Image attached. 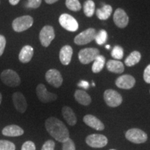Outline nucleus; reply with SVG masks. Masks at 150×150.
<instances>
[{
	"instance_id": "f257e3e1",
	"label": "nucleus",
	"mask_w": 150,
	"mask_h": 150,
	"mask_svg": "<svg viewBox=\"0 0 150 150\" xmlns=\"http://www.w3.org/2000/svg\"><path fill=\"white\" fill-rule=\"evenodd\" d=\"M45 128L50 136L62 143L70 138V134L66 126L56 117H49L45 121Z\"/></svg>"
},
{
	"instance_id": "f03ea898",
	"label": "nucleus",
	"mask_w": 150,
	"mask_h": 150,
	"mask_svg": "<svg viewBox=\"0 0 150 150\" xmlns=\"http://www.w3.org/2000/svg\"><path fill=\"white\" fill-rule=\"evenodd\" d=\"M33 19L30 16L18 17L12 22V27L16 32H22L32 27Z\"/></svg>"
},
{
	"instance_id": "7ed1b4c3",
	"label": "nucleus",
	"mask_w": 150,
	"mask_h": 150,
	"mask_svg": "<svg viewBox=\"0 0 150 150\" xmlns=\"http://www.w3.org/2000/svg\"><path fill=\"white\" fill-rule=\"evenodd\" d=\"M0 77L3 83L9 87H17L21 83V79L18 73L10 69L4 70Z\"/></svg>"
},
{
	"instance_id": "20e7f679",
	"label": "nucleus",
	"mask_w": 150,
	"mask_h": 150,
	"mask_svg": "<svg viewBox=\"0 0 150 150\" xmlns=\"http://www.w3.org/2000/svg\"><path fill=\"white\" fill-rule=\"evenodd\" d=\"M125 137L129 141L136 144L144 143L147 140V135L141 129L134 128L129 129L125 134Z\"/></svg>"
},
{
	"instance_id": "39448f33",
	"label": "nucleus",
	"mask_w": 150,
	"mask_h": 150,
	"mask_svg": "<svg viewBox=\"0 0 150 150\" xmlns=\"http://www.w3.org/2000/svg\"><path fill=\"white\" fill-rule=\"evenodd\" d=\"M104 99L106 104L110 107H117L122 102V97L119 93L112 89H108L104 92Z\"/></svg>"
},
{
	"instance_id": "423d86ee",
	"label": "nucleus",
	"mask_w": 150,
	"mask_h": 150,
	"mask_svg": "<svg viewBox=\"0 0 150 150\" xmlns=\"http://www.w3.org/2000/svg\"><path fill=\"white\" fill-rule=\"evenodd\" d=\"M98 55H99V50L97 48L88 47L81 50L79 52L78 57L81 63L86 65L95 61Z\"/></svg>"
},
{
	"instance_id": "0eeeda50",
	"label": "nucleus",
	"mask_w": 150,
	"mask_h": 150,
	"mask_svg": "<svg viewBox=\"0 0 150 150\" xmlns=\"http://www.w3.org/2000/svg\"><path fill=\"white\" fill-rule=\"evenodd\" d=\"M96 34V30L93 28H89L74 38V43L78 45H84L95 40Z\"/></svg>"
},
{
	"instance_id": "6e6552de",
	"label": "nucleus",
	"mask_w": 150,
	"mask_h": 150,
	"mask_svg": "<svg viewBox=\"0 0 150 150\" xmlns=\"http://www.w3.org/2000/svg\"><path fill=\"white\" fill-rule=\"evenodd\" d=\"M59 21L62 27L70 32H74L79 29L77 21L72 16L67 13L62 14L59 17Z\"/></svg>"
},
{
	"instance_id": "1a4fd4ad",
	"label": "nucleus",
	"mask_w": 150,
	"mask_h": 150,
	"mask_svg": "<svg viewBox=\"0 0 150 150\" xmlns=\"http://www.w3.org/2000/svg\"><path fill=\"white\" fill-rule=\"evenodd\" d=\"M54 38H55L54 29L50 25L45 26L41 29L40 34H39V39H40L41 45L45 47H47L51 44Z\"/></svg>"
},
{
	"instance_id": "9d476101",
	"label": "nucleus",
	"mask_w": 150,
	"mask_h": 150,
	"mask_svg": "<svg viewBox=\"0 0 150 150\" xmlns=\"http://www.w3.org/2000/svg\"><path fill=\"white\" fill-rule=\"evenodd\" d=\"M36 95L39 100L43 103L54 102L57 99L58 97L56 94L49 92L47 90L45 86L42 83H40L37 86Z\"/></svg>"
},
{
	"instance_id": "9b49d317",
	"label": "nucleus",
	"mask_w": 150,
	"mask_h": 150,
	"mask_svg": "<svg viewBox=\"0 0 150 150\" xmlns=\"http://www.w3.org/2000/svg\"><path fill=\"white\" fill-rule=\"evenodd\" d=\"M87 145L93 148H102L107 145L108 139L102 134H91L86 137Z\"/></svg>"
},
{
	"instance_id": "f8f14e48",
	"label": "nucleus",
	"mask_w": 150,
	"mask_h": 150,
	"mask_svg": "<svg viewBox=\"0 0 150 150\" xmlns=\"http://www.w3.org/2000/svg\"><path fill=\"white\" fill-rule=\"evenodd\" d=\"M45 79L49 84L54 88H59L63 81L61 72L56 69H50L46 72Z\"/></svg>"
},
{
	"instance_id": "ddd939ff",
	"label": "nucleus",
	"mask_w": 150,
	"mask_h": 150,
	"mask_svg": "<svg viewBox=\"0 0 150 150\" xmlns=\"http://www.w3.org/2000/svg\"><path fill=\"white\" fill-rule=\"evenodd\" d=\"M136 83L134 76L129 74H125L118 77L115 81V85L119 88L129 90L132 88Z\"/></svg>"
},
{
	"instance_id": "4468645a",
	"label": "nucleus",
	"mask_w": 150,
	"mask_h": 150,
	"mask_svg": "<svg viewBox=\"0 0 150 150\" xmlns=\"http://www.w3.org/2000/svg\"><path fill=\"white\" fill-rule=\"evenodd\" d=\"M13 102L16 109L18 112L24 113L27 110V102L24 95L20 92H16L13 95Z\"/></svg>"
},
{
	"instance_id": "2eb2a0df",
	"label": "nucleus",
	"mask_w": 150,
	"mask_h": 150,
	"mask_svg": "<svg viewBox=\"0 0 150 150\" xmlns=\"http://www.w3.org/2000/svg\"><path fill=\"white\" fill-rule=\"evenodd\" d=\"M113 21L117 27L122 29L128 25L129 17L123 9L117 8L114 13Z\"/></svg>"
},
{
	"instance_id": "dca6fc26",
	"label": "nucleus",
	"mask_w": 150,
	"mask_h": 150,
	"mask_svg": "<svg viewBox=\"0 0 150 150\" xmlns=\"http://www.w3.org/2000/svg\"><path fill=\"white\" fill-rule=\"evenodd\" d=\"M83 120L86 125L97 131H103L104 125L98 118L93 115H86L83 117Z\"/></svg>"
},
{
	"instance_id": "f3484780",
	"label": "nucleus",
	"mask_w": 150,
	"mask_h": 150,
	"mask_svg": "<svg viewBox=\"0 0 150 150\" xmlns=\"http://www.w3.org/2000/svg\"><path fill=\"white\" fill-rule=\"evenodd\" d=\"M73 54V50L70 45H65L61 49L59 53V59L61 63L64 65L70 64Z\"/></svg>"
},
{
	"instance_id": "a211bd4d",
	"label": "nucleus",
	"mask_w": 150,
	"mask_h": 150,
	"mask_svg": "<svg viewBox=\"0 0 150 150\" xmlns=\"http://www.w3.org/2000/svg\"><path fill=\"white\" fill-rule=\"evenodd\" d=\"M2 134L5 136L18 137L24 134V130L18 125H11L5 127L2 129Z\"/></svg>"
},
{
	"instance_id": "6ab92c4d",
	"label": "nucleus",
	"mask_w": 150,
	"mask_h": 150,
	"mask_svg": "<svg viewBox=\"0 0 150 150\" xmlns=\"http://www.w3.org/2000/svg\"><path fill=\"white\" fill-rule=\"evenodd\" d=\"M33 53H34V50L32 47L30 45L24 46L19 54V60L23 63H29L32 59Z\"/></svg>"
},
{
	"instance_id": "aec40b11",
	"label": "nucleus",
	"mask_w": 150,
	"mask_h": 150,
	"mask_svg": "<svg viewBox=\"0 0 150 150\" xmlns=\"http://www.w3.org/2000/svg\"><path fill=\"white\" fill-rule=\"evenodd\" d=\"M62 114H63V117L67 122V124L70 126H74L77 122L75 113L73 110L69 106H64L62 108Z\"/></svg>"
},
{
	"instance_id": "412c9836",
	"label": "nucleus",
	"mask_w": 150,
	"mask_h": 150,
	"mask_svg": "<svg viewBox=\"0 0 150 150\" xmlns=\"http://www.w3.org/2000/svg\"><path fill=\"white\" fill-rule=\"evenodd\" d=\"M107 70L110 72L115 74H121L125 70V66L121 61L117 60H110L106 63Z\"/></svg>"
},
{
	"instance_id": "4be33fe9",
	"label": "nucleus",
	"mask_w": 150,
	"mask_h": 150,
	"mask_svg": "<svg viewBox=\"0 0 150 150\" xmlns=\"http://www.w3.org/2000/svg\"><path fill=\"white\" fill-rule=\"evenodd\" d=\"M74 98L79 104L88 106L91 103V97L86 92L82 90H76L74 93Z\"/></svg>"
},
{
	"instance_id": "5701e85b",
	"label": "nucleus",
	"mask_w": 150,
	"mask_h": 150,
	"mask_svg": "<svg viewBox=\"0 0 150 150\" xmlns=\"http://www.w3.org/2000/svg\"><path fill=\"white\" fill-rule=\"evenodd\" d=\"M112 8L110 5H104L101 8L97 9L96 11V15L99 20H106L109 18L112 13Z\"/></svg>"
},
{
	"instance_id": "b1692460",
	"label": "nucleus",
	"mask_w": 150,
	"mask_h": 150,
	"mask_svg": "<svg viewBox=\"0 0 150 150\" xmlns=\"http://www.w3.org/2000/svg\"><path fill=\"white\" fill-rule=\"evenodd\" d=\"M140 59H141V54H140V52L138 51H134L131 52L130 55L125 59V63L128 67L134 66L137 63H139Z\"/></svg>"
},
{
	"instance_id": "393cba45",
	"label": "nucleus",
	"mask_w": 150,
	"mask_h": 150,
	"mask_svg": "<svg viewBox=\"0 0 150 150\" xmlns=\"http://www.w3.org/2000/svg\"><path fill=\"white\" fill-rule=\"evenodd\" d=\"M106 63V59L104 56L102 55H98L94 61V63L92 66V70L94 73H99L101 72Z\"/></svg>"
},
{
	"instance_id": "a878e982",
	"label": "nucleus",
	"mask_w": 150,
	"mask_h": 150,
	"mask_svg": "<svg viewBox=\"0 0 150 150\" xmlns=\"http://www.w3.org/2000/svg\"><path fill=\"white\" fill-rule=\"evenodd\" d=\"M95 4L93 0H87L83 4V13L88 18H91L95 13Z\"/></svg>"
},
{
	"instance_id": "bb28decb",
	"label": "nucleus",
	"mask_w": 150,
	"mask_h": 150,
	"mask_svg": "<svg viewBox=\"0 0 150 150\" xmlns=\"http://www.w3.org/2000/svg\"><path fill=\"white\" fill-rule=\"evenodd\" d=\"M108 39V33L104 29H102L96 34L95 40L99 45H102L106 42Z\"/></svg>"
},
{
	"instance_id": "cd10ccee",
	"label": "nucleus",
	"mask_w": 150,
	"mask_h": 150,
	"mask_svg": "<svg viewBox=\"0 0 150 150\" xmlns=\"http://www.w3.org/2000/svg\"><path fill=\"white\" fill-rule=\"evenodd\" d=\"M65 5L67 8L72 11H79L81 9V5L79 0H66Z\"/></svg>"
},
{
	"instance_id": "c85d7f7f",
	"label": "nucleus",
	"mask_w": 150,
	"mask_h": 150,
	"mask_svg": "<svg viewBox=\"0 0 150 150\" xmlns=\"http://www.w3.org/2000/svg\"><path fill=\"white\" fill-rule=\"evenodd\" d=\"M111 56L113 59L120 60L123 58L124 56V50L123 48L120 46H115L112 48L111 52Z\"/></svg>"
},
{
	"instance_id": "c756f323",
	"label": "nucleus",
	"mask_w": 150,
	"mask_h": 150,
	"mask_svg": "<svg viewBox=\"0 0 150 150\" xmlns=\"http://www.w3.org/2000/svg\"><path fill=\"white\" fill-rule=\"evenodd\" d=\"M0 150H16V145L8 140H0Z\"/></svg>"
},
{
	"instance_id": "7c9ffc66",
	"label": "nucleus",
	"mask_w": 150,
	"mask_h": 150,
	"mask_svg": "<svg viewBox=\"0 0 150 150\" xmlns=\"http://www.w3.org/2000/svg\"><path fill=\"white\" fill-rule=\"evenodd\" d=\"M63 150H76L74 142L69 138L66 141L63 142Z\"/></svg>"
},
{
	"instance_id": "2f4dec72",
	"label": "nucleus",
	"mask_w": 150,
	"mask_h": 150,
	"mask_svg": "<svg viewBox=\"0 0 150 150\" xmlns=\"http://www.w3.org/2000/svg\"><path fill=\"white\" fill-rule=\"evenodd\" d=\"M42 0H28L27 6L30 8H38L40 6Z\"/></svg>"
},
{
	"instance_id": "473e14b6",
	"label": "nucleus",
	"mask_w": 150,
	"mask_h": 150,
	"mask_svg": "<svg viewBox=\"0 0 150 150\" xmlns=\"http://www.w3.org/2000/svg\"><path fill=\"white\" fill-rule=\"evenodd\" d=\"M54 148H55V142L53 140H49L45 142L41 150H54Z\"/></svg>"
},
{
	"instance_id": "72a5a7b5",
	"label": "nucleus",
	"mask_w": 150,
	"mask_h": 150,
	"mask_svg": "<svg viewBox=\"0 0 150 150\" xmlns=\"http://www.w3.org/2000/svg\"><path fill=\"white\" fill-rule=\"evenodd\" d=\"M21 150H35V145L32 141H27L22 145Z\"/></svg>"
},
{
	"instance_id": "f704fd0d",
	"label": "nucleus",
	"mask_w": 150,
	"mask_h": 150,
	"mask_svg": "<svg viewBox=\"0 0 150 150\" xmlns=\"http://www.w3.org/2000/svg\"><path fill=\"white\" fill-rule=\"evenodd\" d=\"M6 45V40L5 37L2 35H0V56L2 55L4 52Z\"/></svg>"
},
{
	"instance_id": "c9c22d12",
	"label": "nucleus",
	"mask_w": 150,
	"mask_h": 150,
	"mask_svg": "<svg viewBox=\"0 0 150 150\" xmlns=\"http://www.w3.org/2000/svg\"><path fill=\"white\" fill-rule=\"evenodd\" d=\"M143 78L146 83H150V64L147 65L145 70H144Z\"/></svg>"
},
{
	"instance_id": "e433bc0d",
	"label": "nucleus",
	"mask_w": 150,
	"mask_h": 150,
	"mask_svg": "<svg viewBox=\"0 0 150 150\" xmlns=\"http://www.w3.org/2000/svg\"><path fill=\"white\" fill-rule=\"evenodd\" d=\"M77 85L78 86H79V87L83 88H85V89H88L90 86L89 83L88 81H81Z\"/></svg>"
},
{
	"instance_id": "4c0bfd02",
	"label": "nucleus",
	"mask_w": 150,
	"mask_h": 150,
	"mask_svg": "<svg viewBox=\"0 0 150 150\" xmlns=\"http://www.w3.org/2000/svg\"><path fill=\"white\" fill-rule=\"evenodd\" d=\"M20 1V0H9V3H10L11 5L16 6V5L18 4Z\"/></svg>"
},
{
	"instance_id": "58836bf2",
	"label": "nucleus",
	"mask_w": 150,
	"mask_h": 150,
	"mask_svg": "<svg viewBox=\"0 0 150 150\" xmlns=\"http://www.w3.org/2000/svg\"><path fill=\"white\" fill-rule=\"evenodd\" d=\"M45 1L48 4H54L57 1H59V0H45Z\"/></svg>"
},
{
	"instance_id": "ea45409f",
	"label": "nucleus",
	"mask_w": 150,
	"mask_h": 150,
	"mask_svg": "<svg viewBox=\"0 0 150 150\" xmlns=\"http://www.w3.org/2000/svg\"><path fill=\"white\" fill-rule=\"evenodd\" d=\"M1 100H2V95H1V93H0V104H1Z\"/></svg>"
},
{
	"instance_id": "a19ab883",
	"label": "nucleus",
	"mask_w": 150,
	"mask_h": 150,
	"mask_svg": "<svg viewBox=\"0 0 150 150\" xmlns=\"http://www.w3.org/2000/svg\"><path fill=\"white\" fill-rule=\"evenodd\" d=\"M106 48L108 49V50H109V49H110V45H106Z\"/></svg>"
},
{
	"instance_id": "79ce46f5",
	"label": "nucleus",
	"mask_w": 150,
	"mask_h": 150,
	"mask_svg": "<svg viewBox=\"0 0 150 150\" xmlns=\"http://www.w3.org/2000/svg\"><path fill=\"white\" fill-rule=\"evenodd\" d=\"M92 85H93V86H95V83H93V84H92Z\"/></svg>"
},
{
	"instance_id": "37998d69",
	"label": "nucleus",
	"mask_w": 150,
	"mask_h": 150,
	"mask_svg": "<svg viewBox=\"0 0 150 150\" xmlns=\"http://www.w3.org/2000/svg\"><path fill=\"white\" fill-rule=\"evenodd\" d=\"M109 150H116V149H109Z\"/></svg>"
}]
</instances>
